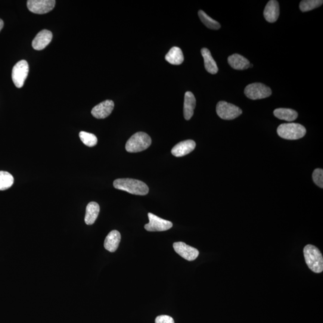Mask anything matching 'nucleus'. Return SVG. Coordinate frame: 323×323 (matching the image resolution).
Returning <instances> with one entry per match:
<instances>
[{
	"label": "nucleus",
	"instance_id": "nucleus-1",
	"mask_svg": "<svg viewBox=\"0 0 323 323\" xmlns=\"http://www.w3.org/2000/svg\"><path fill=\"white\" fill-rule=\"evenodd\" d=\"M114 187L119 190L125 191L135 195L144 196L149 192L145 183L132 179H119L114 180Z\"/></svg>",
	"mask_w": 323,
	"mask_h": 323
},
{
	"label": "nucleus",
	"instance_id": "nucleus-2",
	"mask_svg": "<svg viewBox=\"0 0 323 323\" xmlns=\"http://www.w3.org/2000/svg\"><path fill=\"white\" fill-rule=\"evenodd\" d=\"M304 257L308 268L313 272L319 274L323 271V258L320 251L314 245L308 244L303 249Z\"/></svg>",
	"mask_w": 323,
	"mask_h": 323
},
{
	"label": "nucleus",
	"instance_id": "nucleus-3",
	"mask_svg": "<svg viewBox=\"0 0 323 323\" xmlns=\"http://www.w3.org/2000/svg\"><path fill=\"white\" fill-rule=\"evenodd\" d=\"M151 139L147 133L138 132L133 134L127 141L125 148L129 153H137L150 147Z\"/></svg>",
	"mask_w": 323,
	"mask_h": 323
},
{
	"label": "nucleus",
	"instance_id": "nucleus-4",
	"mask_svg": "<svg viewBox=\"0 0 323 323\" xmlns=\"http://www.w3.org/2000/svg\"><path fill=\"white\" fill-rule=\"evenodd\" d=\"M306 132L305 127L299 123H283L277 128L278 135L282 138L289 140L302 138L305 135Z\"/></svg>",
	"mask_w": 323,
	"mask_h": 323
},
{
	"label": "nucleus",
	"instance_id": "nucleus-5",
	"mask_svg": "<svg viewBox=\"0 0 323 323\" xmlns=\"http://www.w3.org/2000/svg\"><path fill=\"white\" fill-rule=\"evenodd\" d=\"M246 97L253 100L270 97L272 94L271 89L269 87L260 83L250 84L244 90Z\"/></svg>",
	"mask_w": 323,
	"mask_h": 323
},
{
	"label": "nucleus",
	"instance_id": "nucleus-6",
	"mask_svg": "<svg viewBox=\"0 0 323 323\" xmlns=\"http://www.w3.org/2000/svg\"><path fill=\"white\" fill-rule=\"evenodd\" d=\"M216 111L222 119L233 120L242 113L241 108L226 101H220L217 104Z\"/></svg>",
	"mask_w": 323,
	"mask_h": 323
},
{
	"label": "nucleus",
	"instance_id": "nucleus-7",
	"mask_svg": "<svg viewBox=\"0 0 323 323\" xmlns=\"http://www.w3.org/2000/svg\"><path fill=\"white\" fill-rule=\"evenodd\" d=\"M29 72V65L26 60H21L15 64L12 70V77L18 88H21L24 86Z\"/></svg>",
	"mask_w": 323,
	"mask_h": 323
},
{
	"label": "nucleus",
	"instance_id": "nucleus-8",
	"mask_svg": "<svg viewBox=\"0 0 323 323\" xmlns=\"http://www.w3.org/2000/svg\"><path fill=\"white\" fill-rule=\"evenodd\" d=\"M149 223L144 226L146 231L149 232L166 231L173 227V223L169 220L160 218L154 214H148Z\"/></svg>",
	"mask_w": 323,
	"mask_h": 323
},
{
	"label": "nucleus",
	"instance_id": "nucleus-9",
	"mask_svg": "<svg viewBox=\"0 0 323 323\" xmlns=\"http://www.w3.org/2000/svg\"><path fill=\"white\" fill-rule=\"evenodd\" d=\"M55 3L54 0H29L27 2V7L32 13L42 15L52 11Z\"/></svg>",
	"mask_w": 323,
	"mask_h": 323
},
{
	"label": "nucleus",
	"instance_id": "nucleus-10",
	"mask_svg": "<svg viewBox=\"0 0 323 323\" xmlns=\"http://www.w3.org/2000/svg\"><path fill=\"white\" fill-rule=\"evenodd\" d=\"M173 247L177 253L188 261L195 260L200 254L197 248L189 246L183 242H175Z\"/></svg>",
	"mask_w": 323,
	"mask_h": 323
},
{
	"label": "nucleus",
	"instance_id": "nucleus-11",
	"mask_svg": "<svg viewBox=\"0 0 323 323\" xmlns=\"http://www.w3.org/2000/svg\"><path fill=\"white\" fill-rule=\"evenodd\" d=\"M114 107V102L111 100H105L101 102L92 108V116L97 119H105L110 116Z\"/></svg>",
	"mask_w": 323,
	"mask_h": 323
},
{
	"label": "nucleus",
	"instance_id": "nucleus-12",
	"mask_svg": "<svg viewBox=\"0 0 323 323\" xmlns=\"http://www.w3.org/2000/svg\"><path fill=\"white\" fill-rule=\"evenodd\" d=\"M52 33L49 30H42L33 40V48L36 51H42L47 46L52 40Z\"/></svg>",
	"mask_w": 323,
	"mask_h": 323
},
{
	"label": "nucleus",
	"instance_id": "nucleus-13",
	"mask_svg": "<svg viewBox=\"0 0 323 323\" xmlns=\"http://www.w3.org/2000/svg\"><path fill=\"white\" fill-rule=\"evenodd\" d=\"M195 147V142L192 139H188V140L180 142L176 144L173 148L172 153L175 156L183 157L191 153Z\"/></svg>",
	"mask_w": 323,
	"mask_h": 323
},
{
	"label": "nucleus",
	"instance_id": "nucleus-14",
	"mask_svg": "<svg viewBox=\"0 0 323 323\" xmlns=\"http://www.w3.org/2000/svg\"><path fill=\"white\" fill-rule=\"evenodd\" d=\"M264 17L270 23H275L279 15V3L275 0H271L266 6L263 12Z\"/></svg>",
	"mask_w": 323,
	"mask_h": 323
},
{
	"label": "nucleus",
	"instance_id": "nucleus-15",
	"mask_svg": "<svg viewBox=\"0 0 323 323\" xmlns=\"http://www.w3.org/2000/svg\"><path fill=\"white\" fill-rule=\"evenodd\" d=\"M121 240V235L119 231L114 230L111 231L105 238L104 247L105 249L113 253L117 249Z\"/></svg>",
	"mask_w": 323,
	"mask_h": 323
},
{
	"label": "nucleus",
	"instance_id": "nucleus-16",
	"mask_svg": "<svg viewBox=\"0 0 323 323\" xmlns=\"http://www.w3.org/2000/svg\"><path fill=\"white\" fill-rule=\"evenodd\" d=\"M228 63L232 68L237 70H246L250 67V62L242 55L234 54L228 58Z\"/></svg>",
	"mask_w": 323,
	"mask_h": 323
},
{
	"label": "nucleus",
	"instance_id": "nucleus-17",
	"mask_svg": "<svg viewBox=\"0 0 323 323\" xmlns=\"http://www.w3.org/2000/svg\"><path fill=\"white\" fill-rule=\"evenodd\" d=\"M196 99L191 92H186L185 95L184 116L186 120H190L194 113Z\"/></svg>",
	"mask_w": 323,
	"mask_h": 323
},
{
	"label": "nucleus",
	"instance_id": "nucleus-18",
	"mask_svg": "<svg viewBox=\"0 0 323 323\" xmlns=\"http://www.w3.org/2000/svg\"><path fill=\"white\" fill-rule=\"evenodd\" d=\"M100 208L95 202H91L86 207L85 221L86 225L94 224L99 215Z\"/></svg>",
	"mask_w": 323,
	"mask_h": 323
},
{
	"label": "nucleus",
	"instance_id": "nucleus-19",
	"mask_svg": "<svg viewBox=\"0 0 323 323\" xmlns=\"http://www.w3.org/2000/svg\"><path fill=\"white\" fill-rule=\"evenodd\" d=\"M201 54L204 58L205 68L208 72L212 74L217 73L219 71L218 67H217L216 61H214L209 50L207 48L202 49Z\"/></svg>",
	"mask_w": 323,
	"mask_h": 323
},
{
	"label": "nucleus",
	"instance_id": "nucleus-20",
	"mask_svg": "<svg viewBox=\"0 0 323 323\" xmlns=\"http://www.w3.org/2000/svg\"><path fill=\"white\" fill-rule=\"evenodd\" d=\"M166 60L172 65H180L184 61L182 49L178 47H173L166 56Z\"/></svg>",
	"mask_w": 323,
	"mask_h": 323
},
{
	"label": "nucleus",
	"instance_id": "nucleus-21",
	"mask_svg": "<svg viewBox=\"0 0 323 323\" xmlns=\"http://www.w3.org/2000/svg\"><path fill=\"white\" fill-rule=\"evenodd\" d=\"M274 116L278 119L292 122L296 120L298 117L297 111L290 108H277L274 111Z\"/></svg>",
	"mask_w": 323,
	"mask_h": 323
},
{
	"label": "nucleus",
	"instance_id": "nucleus-22",
	"mask_svg": "<svg viewBox=\"0 0 323 323\" xmlns=\"http://www.w3.org/2000/svg\"><path fill=\"white\" fill-rule=\"evenodd\" d=\"M198 15L202 23L207 28H209V29L217 30L221 28V26H220L218 22L214 20L213 19L210 17L209 15L206 14V12L203 11H200L198 12Z\"/></svg>",
	"mask_w": 323,
	"mask_h": 323
},
{
	"label": "nucleus",
	"instance_id": "nucleus-23",
	"mask_svg": "<svg viewBox=\"0 0 323 323\" xmlns=\"http://www.w3.org/2000/svg\"><path fill=\"white\" fill-rule=\"evenodd\" d=\"M14 183V177L6 172H0V191H5L12 187Z\"/></svg>",
	"mask_w": 323,
	"mask_h": 323
},
{
	"label": "nucleus",
	"instance_id": "nucleus-24",
	"mask_svg": "<svg viewBox=\"0 0 323 323\" xmlns=\"http://www.w3.org/2000/svg\"><path fill=\"white\" fill-rule=\"evenodd\" d=\"M322 3V0H303L300 3L299 8L301 11L306 12L319 8Z\"/></svg>",
	"mask_w": 323,
	"mask_h": 323
},
{
	"label": "nucleus",
	"instance_id": "nucleus-25",
	"mask_svg": "<svg viewBox=\"0 0 323 323\" xmlns=\"http://www.w3.org/2000/svg\"><path fill=\"white\" fill-rule=\"evenodd\" d=\"M79 136L83 143L88 146V147H94L97 144L98 139L97 136L93 134V133L81 131L79 133Z\"/></svg>",
	"mask_w": 323,
	"mask_h": 323
},
{
	"label": "nucleus",
	"instance_id": "nucleus-26",
	"mask_svg": "<svg viewBox=\"0 0 323 323\" xmlns=\"http://www.w3.org/2000/svg\"><path fill=\"white\" fill-rule=\"evenodd\" d=\"M313 182L318 187L323 188V171L322 169H316L312 174Z\"/></svg>",
	"mask_w": 323,
	"mask_h": 323
},
{
	"label": "nucleus",
	"instance_id": "nucleus-27",
	"mask_svg": "<svg viewBox=\"0 0 323 323\" xmlns=\"http://www.w3.org/2000/svg\"><path fill=\"white\" fill-rule=\"evenodd\" d=\"M155 323H175V320L172 316L163 315L157 316Z\"/></svg>",
	"mask_w": 323,
	"mask_h": 323
},
{
	"label": "nucleus",
	"instance_id": "nucleus-28",
	"mask_svg": "<svg viewBox=\"0 0 323 323\" xmlns=\"http://www.w3.org/2000/svg\"><path fill=\"white\" fill-rule=\"evenodd\" d=\"M3 26H4V23H3V21L0 19V32H1V30L3 29Z\"/></svg>",
	"mask_w": 323,
	"mask_h": 323
}]
</instances>
